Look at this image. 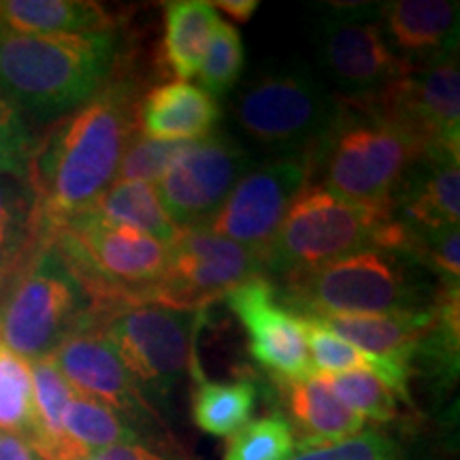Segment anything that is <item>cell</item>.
<instances>
[{
  "label": "cell",
  "instance_id": "f35d334b",
  "mask_svg": "<svg viewBox=\"0 0 460 460\" xmlns=\"http://www.w3.org/2000/svg\"><path fill=\"white\" fill-rule=\"evenodd\" d=\"M214 7L216 11H224L237 24H247L261 7V3L258 0H217Z\"/></svg>",
  "mask_w": 460,
  "mask_h": 460
},
{
  "label": "cell",
  "instance_id": "d590c367",
  "mask_svg": "<svg viewBox=\"0 0 460 460\" xmlns=\"http://www.w3.org/2000/svg\"><path fill=\"white\" fill-rule=\"evenodd\" d=\"M37 137L24 113L0 96V175L28 180Z\"/></svg>",
  "mask_w": 460,
  "mask_h": 460
},
{
  "label": "cell",
  "instance_id": "7402d4cb",
  "mask_svg": "<svg viewBox=\"0 0 460 460\" xmlns=\"http://www.w3.org/2000/svg\"><path fill=\"white\" fill-rule=\"evenodd\" d=\"M284 384L290 427L301 437V447L337 444L365 429V420L343 405L322 379H288Z\"/></svg>",
  "mask_w": 460,
  "mask_h": 460
},
{
  "label": "cell",
  "instance_id": "d6a6232c",
  "mask_svg": "<svg viewBox=\"0 0 460 460\" xmlns=\"http://www.w3.org/2000/svg\"><path fill=\"white\" fill-rule=\"evenodd\" d=\"M245 66V49L241 32L234 26L220 20L209 51H207L203 66L199 71L200 90L207 92L211 99H222L230 90L237 88L241 73Z\"/></svg>",
  "mask_w": 460,
  "mask_h": 460
},
{
  "label": "cell",
  "instance_id": "44dd1931",
  "mask_svg": "<svg viewBox=\"0 0 460 460\" xmlns=\"http://www.w3.org/2000/svg\"><path fill=\"white\" fill-rule=\"evenodd\" d=\"M113 31V15L92 0H0V39Z\"/></svg>",
  "mask_w": 460,
  "mask_h": 460
},
{
  "label": "cell",
  "instance_id": "ffe728a7",
  "mask_svg": "<svg viewBox=\"0 0 460 460\" xmlns=\"http://www.w3.org/2000/svg\"><path fill=\"white\" fill-rule=\"evenodd\" d=\"M222 109L197 85H156L137 105V130L158 141H197L216 130Z\"/></svg>",
  "mask_w": 460,
  "mask_h": 460
},
{
  "label": "cell",
  "instance_id": "f546056e",
  "mask_svg": "<svg viewBox=\"0 0 460 460\" xmlns=\"http://www.w3.org/2000/svg\"><path fill=\"white\" fill-rule=\"evenodd\" d=\"M0 430L32 441L34 405L31 365L0 339Z\"/></svg>",
  "mask_w": 460,
  "mask_h": 460
},
{
  "label": "cell",
  "instance_id": "cb8c5ba5",
  "mask_svg": "<svg viewBox=\"0 0 460 460\" xmlns=\"http://www.w3.org/2000/svg\"><path fill=\"white\" fill-rule=\"evenodd\" d=\"M79 214H88L107 224L135 228L164 245L172 243L180 234V228L171 222L154 183L113 181Z\"/></svg>",
  "mask_w": 460,
  "mask_h": 460
},
{
  "label": "cell",
  "instance_id": "5bb4252c",
  "mask_svg": "<svg viewBox=\"0 0 460 460\" xmlns=\"http://www.w3.org/2000/svg\"><path fill=\"white\" fill-rule=\"evenodd\" d=\"M369 96L427 147L460 152L458 51L416 62L402 77Z\"/></svg>",
  "mask_w": 460,
  "mask_h": 460
},
{
  "label": "cell",
  "instance_id": "e0dca14e",
  "mask_svg": "<svg viewBox=\"0 0 460 460\" xmlns=\"http://www.w3.org/2000/svg\"><path fill=\"white\" fill-rule=\"evenodd\" d=\"M388 214L411 230L454 226L460 220V152L427 147L390 197Z\"/></svg>",
  "mask_w": 460,
  "mask_h": 460
},
{
  "label": "cell",
  "instance_id": "7c38bea8",
  "mask_svg": "<svg viewBox=\"0 0 460 460\" xmlns=\"http://www.w3.org/2000/svg\"><path fill=\"white\" fill-rule=\"evenodd\" d=\"M254 164L250 149L226 130L188 141L156 186L171 222L180 230L205 226Z\"/></svg>",
  "mask_w": 460,
  "mask_h": 460
},
{
  "label": "cell",
  "instance_id": "6da1fadb",
  "mask_svg": "<svg viewBox=\"0 0 460 460\" xmlns=\"http://www.w3.org/2000/svg\"><path fill=\"white\" fill-rule=\"evenodd\" d=\"M139 99L137 84L119 75L94 99L56 119L37 139L28 183L37 200L43 239L111 186L137 130Z\"/></svg>",
  "mask_w": 460,
  "mask_h": 460
},
{
  "label": "cell",
  "instance_id": "8fae6325",
  "mask_svg": "<svg viewBox=\"0 0 460 460\" xmlns=\"http://www.w3.org/2000/svg\"><path fill=\"white\" fill-rule=\"evenodd\" d=\"M262 278L256 252L214 234L203 226L180 230L169 243L160 278L149 290L147 303L177 309H205L233 288Z\"/></svg>",
  "mask_w": 460,
  "mask_h": 460
},
{
  "label": "cell",
  "instance_id": "484cf974",
  "mask_svg": "<svg viewBox=\"0 0 460 460\" xmlns=\"http://www.w3.org/2000/svg\"><path fill=\"white\" fill-rule=\"evenodd\" d=\"M296 318L303 326L305 343H307L309 358L314 362L315 373L369 371L382 379L394 394L410 401L411 369L399 365V362L377 358V356L362 352L356 345L348 343L314 318H307V315H296Z\"/></svg>",
  "mask_w": 460,
  "mask_h": 460
},
{
  "label": "cell",
  "instance_id": "30bf717a",
  "mask_svg": "<svg viewBox=\"0 0 460 460\" xmlns=\"http://www.w3.org/2000/svg\"><path fill=\"white\" fill-rule=\"evenodd\" d=\"M318 65L345 96L369 94L411 68L396 56L379 22L377 3L329 4L314 24Z\"/></svg>",
  "mask_w": 460,
  "mask_h": 460
},
{
  "label": "cell",
  "instance_id": "4dcf8cb0",
  "mask_svg": "<svg viewBox=\"0 0 460 460\" xmlns=\"http://www.w3.org/2000/svg\"><path fill=\"white\" fill-rule=\"evenodd\" d=\"M296 450L290 420L281 413L254 418L228 437L222 460H288Z\"/></svg>",
  "mask_w": 460,
  "mask_h": 460
},
{
  "label": "cell",
  "instance_id": "5b68a950",
  "mask_svg": "<svg viewBox=\"0 0 460 460\" xmlns=\"http://www.w3.org/2000/svg\"><path fill=\"white\" fill-rule=\"evenodd\" d=\"M418 269L393 252L365 250L290 275L275 290L296 315L416 312L430 307L437 295V288L418 278Z\"/></svg>",
  "mask_w": 460,
  "mask_h": 460
},
{
  "label": "cell",
  "instance_id": "1f68e13d",
  "mask_svg": "<svg viewBox=\"0 0 460 460\" xmlns=\"http://www.w3.org/2000/svg\"><path fill=\"white\" fill-rule=\"evenodd\" d=\"M343 405L365 420L390 422L399 413L396 394L377 376L369 371L315 373Z\"/></svg>",
  "mask_w": 460,
  "mask_h": 460
},
{
  "label": "cell",
  "instance_id": "e575fe53",
  "mask_svg": "<svg viewBox=\"0 0 460 460\" xmlns=\"http://www.w3.org/2000/svg\"><path fill=\"white\" fill-rule=\"evenodd\" d=\"M288 460H405L402 446L379 429H362L337 444L305 447Z\"/></svg>",
  "mask_w": 460,
  "mask_h": 460
},
{
  "label": "cell",
  "instance_id": "d6986e66",
  "mask_svg": "<svg viewBox=\"0 0 460 460\" xmlns=\"http://www.w3.org/2000/svg\"><path fill=\"white\" fill-rule=\"evenodd\" d=\"M435 303L416 312L367 315H307L362 352L411 369L422 339L435 324Z\"/></svg>",
  "mask_w": 460,
  "mask_h": 460
},
{
  "label": "cell",
  "instance_id": "4316f807",
  "mask_svg": "<svg viewBox=\"0 0 460 460\" xmlns=\"http://www.w3.org/2000/svg\"><path fill=\"white\" fill-rule=\"evenodd\" d=\"M139 441H149V437L139 433L111 407L75 393L65 413V447L58 460L77 458L90 452L139 444Z\"/></svg>",
  "mask_w": 460,
  "mask_h": 460
},
{
  "label": "cell",
  "instance_id": "2e32d148",
  "mask_svg": "<svg viewBox=\"0 0 460 460\" xmlns=\"http://www.w3.org/2000/svg\"><path fill=\"white\" fill-rule=\"evenodd\" d=\"M247 332L250 354L279 382L315 377L301 322L281 303L271 279L254 278L224 295Z\"/></svg>",
  "mask_w": 460,
  "mask_h": 460
},
{
  "label": "cell",
  "instance_id": "9c48e42d",
  "mask_svg": "<svg viewBox=\"0 0 460 460\" xmlns=\"http://www.w3.org/2000/svg\"><path fill=\"white\" fill-rule=\"evenodd\" d=\"M205 309H177L143 303L115 307L90 324L111 343L126 371L154 411L169 407L194 360V341Z\"/></svg>",
  "mask_w": 460,
  "mask_h": 460
},
{
  "label": "cell",
  "instance_id": "8992f818",
  "mask_svg": "<svg viewBox=\"0 0 460 460\" xmlns=\"http://www.w3.org/2000/svg\"><path fill=\"white\" fill-rule=\"evenodd\" d=\"M94 314V303L51 239H43L31 261L0 288V339L26 362L49 358Z\"/></svg>",
  "mask_w": 460,
  "mask_h": 460
},
{
  "label": "cell",
  "instance_id": "277c9868",
  "mask_svg": "<svg viewBox=\"0 0 460 460\" xmlns=\"http://www.w3.org/2000/svg\"><path fill=\"white\" fill-rule=\"evenodd\" d=\"M401 226L388 211L349 203L307 183L261 254L262 278L286 279L365 250L396 252Z\"/></svg>",
  "mask_w": 460,
  "mask_h": 460
},
{
  "label": "cell",
  "instance_id": "ba28073f",
  "mask_svg": "<svg viewBox=\"0 0 460 460\" xmlns=\"http://www.w3.org/2000/svg\"><path fill=\"white\" fill-rule=\"evenodd\" d=\"M337 107V96L303 62L258 68L233 99L237 128L258 149L288 156L307 154Z\"/></svg>",
  "mask_w": 460,
  "mask_h": 460
},
{
  "label": "cell",
  "instance_id": "7a4b0ae2",
  "mask_svg": "<svg viewBox=\"0 0 460 460\" xmlns=\"http://www.w3.org/2000/svg\"><path fill=\"white\" fill-rule=\"evenodd\" d=\"M424 149L369 94H339L331 122L305 156L315 186L349 203L388 211L394 188Z\"/></svg>",
  "mask_w": 460,
  "mask_h": 460
},
{
  "label": "cell",
  "instance_id": "d4e9b609",
  "mask_svg": "<svg viewBox=\"0 0 460 460\" xmlns=\"http://www.w3.org/2000/svg\"><path fill=\"white\" fill-rule=\"evenodd\" d=\"M43 243L37 200L28 180L0 175V288Z\"/></svg>",
  "mask_w": 460,
  "mask_h": 460
},
{
  "label": "cell",
  "instance_id": "836d02e7",
  "mask_svg": "<svg viewBox=\"0 0 460 460\" xmlns=\"http://www.w3.org/2000/svg\"><path fill=\"white\" fill-rule=\"evenodd\" d=\"M186 146L188 141L149 139L135 130L124 149L113 181H160Z\"/></svg>",
  "mask_w": 460,
  "mask_h": 460
},
{
  "label": "cell",
  "instance_id": "83f0119b",
  "mask_svg": "<svg viewBox=\"0 0 460 460\" xmlns=\"http://www.w3.org/2000/svg\"><path fill=\"white\" fill-rule=\"evenodd\" d=\"M28 365H31L34 405L32 446L37 447L43 460H58L65 447V413L71 405L75 390L51 360V356L28 362Z\"/></svg>",
  "mask_w": 460,
  "mask_h": 460
},
{
  "label": "cell",
  "instance_id": "603a6c76",
  "mask_svg": "<svg viewBox=\"0 0 460 460\" xmlns=\"http://www.w3.org/2000/svg\"><path fill=\"white\" fill-rule=\"evenodd\" d=\"M220 15L207 0H172L164 4V60L180 82L197 77L209 51Z\"/></svg>",
  "mask_w": 460,
  "mask_h": 460
},
{
  "label": "cell",
  "instance_id": "52a82bcc",
  "mask_svg": "<svg viewBox=\"0 0 460 460\" xmlns=\"http://www.w3.org/2000/svg\"><path fill=\"white\" fill-rule=\"evenodd\" d=\"M49 239L99 314L147 303L169 252V245L146 233L88 214L73 216Z\"/></svg>",
  "mask_w": 460,
  "mask_h": 460
},
{
  "label": "cell",
  "instance_id": "8d00e7d4",
  "mask_svg": "<svg viewBox=\"0 0 460 460\" xmlns=\"http://www.w3.org/2000/svg\"><path fill=\"white\" fill-rule=\"evenodd\" d=\"M68 460H188L183 454L166 444L163 439L139 441V444H126L107 447V450L90 452L84 456Z\"/></svg>",
  "mask_w": 460,
  "mask_h": 460
},
{
  "label": "cell",
  "instance_id": "f1b7e54d",
  "mask_svg": "<svg viewBox=\"0 0 460 460\" xmlns=\"http://www.w3.org/2000/svg\"><path fill=\"white\" fill-rule=\"evenodd\" d=\"M256 401V386L250 379H200L192 394V420L207 435L230 437L250 422Z\"/></svg>",
  "mask_w": 460,
  "mask_h": 460
},
{
  "label": "cell",
  "instance_id": "ac0fdd59",
  "mask_svg": "<svg viewBox=\"0 0 460 460\" xmlns=\"http://www.w3.org/2000/svg\"><path fill=\"white\" fill-rule=\"evenodd\" d=\"M377 13L390 48L411 65L458 51V3L386 0Z\"/></svg>",
  "mask_w": 460,
  "mask_h": 460
},
{
  "label": "cell",
  "instance_id": "3957f363",
  "mask_svg": "<svg viewBox=\"0 0 460 460\" xmlns=\"http://www.w3.org/2000/svg\"><path fill=\"white\" fill-rule=\"evenodd\" d=\"M122 62L118 32L0 39V96L37 122L94 99Z\"/></svg>",
  "mask_w": 460,
  "mask_h": 460
},
{
  "label": "cell",
  "instance_id": "9a60e30c",
  "mask_svg": "<svg viewBox=\"0 0 460 460\" xmlns=\"http://www.w3.org/2000/svg\"><path fill=\"white\" fill-rule=\"evenodd\" d=\"M51 360L77 394L111 407L139 433L163 429V418L143 399L111 343L94 326H84L60 343ZM158 439V437H149Z\"/></svg>",
  "mask_w": 460,
  "mask_h": 460
},
{
  "label": "cell",
  "instance_id": "4fadbf2b",
  "mask_svg": "<svg viewBox=\"0 0 460 460\" xmlns=\"http://www.w3.org/2000/svg\"><path fill=\"white\" fill-rule=\"evenodd\" d=\"M307 183L312 181L305 154H288L254 164L203 228L261 256Z\"/></svg>",
  "mask_w": 460,
  "mask_h": 460
},
{
  "label": "cell",
  "instance_id": "74e56055",
  "mask_svg": "<svg viewBox=\"0 0 460 460\" xmlns=\"http://www.w3.org/2000/svg\"><path fill=\"white\" fill-rule=\"evenodd\" d=\"M0 460H43L37 447L26 437L0 430Z\"/></svg>",
  "mask_w": 460,
  "mask_h": 460
}]
</instances>
